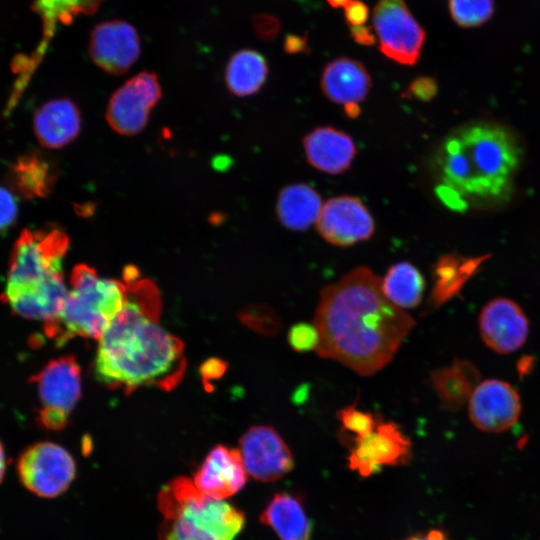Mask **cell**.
Segmentation results:
<instances>
[{"label":"cell","mask_w":540,"mask_h":540,"mask_svg":"<svg viewBox=\"0 0 540 540\" xmlns=\"http://www.w3.org/2000/svg\"><path fill=\"white\" fill-rule=\"evenodd\" d=\"M314 325L320 357L369 376L391 362L415 321L388 300L381 279L362 266L323 288Z\"/></svg>","instance_id":"6da1fadb"},{"label":"cell","mask_w":540,"mask_h":540,"mask_svg":"<svg viewBox=\"0 0 540 540\" xmlns=\"http://www.w3.org/2000/svg\"><path fill=\"white\" fill-rule=\"evenodd\" d=\"M126 302L98 340L96 379L126 394L142 386L175 388L186 369L183 342L160 324L162 310L156 284L125 267Z\"/></svg>","instance_id":"7a4b0ae2"},{"label":"cell","mask_w":540,"mask_h":540,"mask_svg":"<svg viewBox=\"0 0 540 540\" xmlns=\"http://www.w3.org/2000/svg\"><path fill=\"white\" fill-rule=\"evenodd\" d=\"M68 246V235L58 228L21 232L1 297L14 314L44 323L60 314L68 294L62 270Z\"/></svg>","instance_id":"3957f363"},{"label":"cell","mask_w":540,"mask_h":540,"mask_svg":"<svg viewBox=\"0 0 540 540\" xmlns=\"http://www.w3.org/2000/svg\"><path fill=\"white\" fill-rule=\"evenodd\" d=\"M157 507L163 516L157 540H234L245 524L241 510L207 496L185 476L162 486Z\"/></svg>","instance_id":"277c9868"},{"label":"cell","mask_w":540,"mask_h":540,"mask_svg":"<svg viewBox=\"0 0 540 540\" xmlns=\"http://www.w3.org/2000/svg\"><path fill=\"white\" fill-rule=\"evenodd\" d=\"M125 302L124 281L101 278L93 267L78 264L71 272L63 309L56 319L44 323V332L57 346L74 337L99 340Z\"/></svg>","instance_id":"5b68a950"},{"label":"cell","mask_w":540,"mask_h":540,"mask_svg":"<svg viewBox=\"0 0 540 540\" xmlns=\"http://www.w3.org/2000/svg\"><path fill=\"white\" fill-rule=\"evenodd\" d=\"M458 134L469 154L480 198L501 196L509 188L519 160L514 137L492 124L470 125Z\"/></svg>","instance_id":"8992f818"},{"label":"cell","mask_w":540,"mask_h":540,"mask_svg":"<svg viewBox=\"0 0 540 540\" xmlns=\"http://www.w3.org/2000/svg\"><path fill=\"white\" fill-rule=\"evenodd\" d=\"M29 381L36 384L42 405L37 416L40 426L50 431L64 429L81 397V370L75 357L49 361Z\"/></svg>","instance_id":"52a82bcc"},{"label":"cell","mask_w":540,"mask_h":540,"mask_svg":"<svg viewBox=\"0 0 540 540\" xmlns=\"http://www.w3.org/2000/svg\"><path fill=\"white\" fill-rule=\"evenodd\" d=\"M16 471L21 484L42 498L64 493L76 476L72 455L54 442H37L22 451Z\"/></svg>","instance_id":"ba28073f"},{"label":"cell","mask_w":540,"mask_h":540,"mask_svg":"<svg viewBox=\"0 0 540 540\" xmlns=\"http://www.w3.org/2000/svg\"><path fill=\"white\" fill-rule=\"evenodd\" d=\"M372 21L379 49L386 57L409 66L418 61L425 31L404 0H378Z\"/></svg>","instance_id":"9c48e42d"},{"label":"cell","mask_w":540,"mask_h":540,"mask_svg":"<svg viewBox=\"0 0 540 540\" xmlns=\"http://www.w3.org/2000/svg\"><path fill=\"white\" fill-rule=\"evenodd\" d=\"M160 98L157 76L141 72L113 93L107 107V122L121 135H135L145 128L150 111Z\"/></svg>","instance_id":"30bf717a"},{"label":"cell","mask_w":540,"mask_h":540,"mask_svg":"<svg viewBox=\"0 0 540 540\" xmlns=\"http://www.w3.org/2000/svg\"><path fill=\"white\" fill-rule=\"evenodd\" d=\"M238 450L247 474L258 481L278 480L293 468L289 447L270 426L249 428L240 438Z\"/></svg>","instance_id":"8fae6325"},{"label":"cell","mask_w":540,"mask_h":540,"mask_svg":"<svg viewBox=\"0 0 540 540\" xmlns=\"http://www.w3.org/2000/svg\"><path fill=\"white\" fill-rule=\"evenodd\" d=\"M316 228L326 242L346 247L369 239L374 221L359 198L338 196L324 203Z\"/></svg>","instance_id":"7c38bea8"},{"label":"cell","mask_w":540,"mask_h":540,"mask_svg":"<svg viewBox=\"0 0 540 540\" xmlns=\"http://www.w3.org/2000/svg\"><path fill=\"white\" fill-rule=\"evenodd\" d=\"M469 417L485 432H503L511 428L521 414V400L515 388L499 379L479 382L468 401Z\"/></svg>","instance_id":"4fadbf2b"},{"label":"cell","mask_w":540,"mask_h":540,"mask_svg":"<svg viewBox=\"0 0 540 540\" xmlns=\"http://www.w3.org/2000/svg\"><path fill=\"white\" fill-rule=\"evenodd\" d=\"M353 441L349 466L362 476L377 473L384 466L404 463L411 445L395 423L383 421L372 432L354 437Z\"/></svg>","instance_id":"5bb4252c"},{"label":"cell","mask_w":540,"mask_h":540,"mask_svg":"<svg viewBox=\"0 0 540 540\" xmlns=\"http://www.w3.org/2000/svg\"><path fill=\"white\" fill-rule=\"evenodd\" d=\"M479 330L488 348L507 354L524 345L529 334V321L516 302L498 297L489 301L481 310Z\"/></svg>","instance_id":"9a60e30c"},{"label":"cell","mask_w":540,"mask_h":540,"mask_svg":"<svg viewBox=\"0 0 540 540\" xmlns=\"http://www.w3.org/2000/svg\"><path fill=\"white\" fill-rule=\"evenodd\" d=\"M89 53L93 62L105 72L121 75L137 61L140 42L136 30L127 22L106 21L92 31Z\"/></svg>","instance_id":"2e32d148"},{"label":"cell","mask_w":540,"mask_h":540,"mask_svg":"<svg viewBox=\"0 0 540 540\" xmlns=\"http://www.w3.org/2000/svg\"><path fill=\"white\" fill-rule=\"evenodd\" d=\"M247 472L238 449L216 445L194 473L195 485L207 496L225 500L245 485Z\"/></svg>","instance_id":"e0dca14e"},{"label":"cell","mask_w":540,"mask_h":540,"mask_svg":"<svg viewBox=\"0 0 540 540\" xmlns=\"http://www.w3.org/2000/svg\"><path fill=\"white\" fill-rule=\"evenodd\" d=\"M320 85L329 100L343 105L348 117H356L370 91L371 77L361 62L340 57L325 66Z\"/></svg>","instance_id":"ac0fdd59"},{"label":"cell","mask_w":540,"mask_h":540,"mask_svg":"<svg viewBox=\"0 0 540 540\" xmlns=\"http://www.w3.org/2000/svg\"><path fill=\"white\" fill-rule=\"evenodd\" d=\"M303 147L310 165L329 174L346 171L355 155L356 145L344 131L334 127H318L303 139Z\"/></svg>","instance_id":"d6986e66"},{"label":"cell","mask_w":540,"mask_h":540,"mask_svg":"<svg viewBox=\"0 0 540 540\" xmlns=\"http://www.w3.org/2000/svg\"><path fill=\"white\" fill-rule=\"evenodd\" d=\"M33 127L43 147L62 148L72 142L80 132V111L70 99L50 100L35 112Z\"/></svg>","instance_id":"ffe728a7"},{"label":"cell","mask_w":540,"mask_h":540,"mask_svg":"<svg viewBox=\"0 0 540 540\" xmlns=\"http://www.w3.org/2000/svg\"><path fill=\"white\" fill-rule=\"evenodd\" d=\"M101 2L102 0H35L33 9L42 20L43 35L36 51L23 67L21 80L28 81L59 25H68L79 15L94 13Z\"/></svg>","instance_id":"44dd1931"},{"label":"cell","mask_w":540,"mask_h":540,"mask_svg":"<svg viewBox=\"0 0 540 540\" xmlns=\"http://www.w3.org/2000/svg\"><path fill=\"white\" fill-rule=\"evenodd\" d=\"M480 374L470 362L455 360L431 373V383L443 409L456 411L468 403Z\"/></svg>","instance_id":"7402d4cb"},{"label":"cell","mask_w":540,"mask_h":540,"mask_svg":"<svg viewBox=\"0 0 540 540\" xmlns=\"http://www.w3.org/2000/svg\"><path fill=\"white\" fill-rule=\"evenodd\" d=\"M322 206L321 197L315 189L304 183H295L280 191L276 213L284 227L302 231L317 221Z\"/></svg>","instance_id":"603a6c76"},{"label":"cell","mask_w":540,"mask_h":540,"mask_svg":"<svg viewBox=\"0 0 540 540\" xmlns=\"http://www.w3.org/2000/svg\"><path fill=\"white\" fill-rule=\"evenodd\" d=\"M440 166L444 187L456 193L462 200L467 196L480 197L469 154L458 132L444 142L440 153Z\"/></svg>","instance_id":"cb8c5ba5"},{"label":"cell","mask_w":540,"mask_h":540,"mask_svg":"<svg viewBox=\"0 0 540 540\" xmlns=\"http://www.w3.org/2000/svg\"><path fill=\"white\" fill-rule=\"evenodd\" d=\"M280 540H310L311 523L301 502L289 493H277L260 516Z\"/></svg>","instance_id":"d4e9b609"},{"label":"cell","mask_w":540,"mask_h":540,"mask_svg":"<svg viewBox=\"0 0 540 540\" xmlns=\"http://www.w3.org/2000/svg\"><path fill=\"white\" fill-rule=\"evenodd\" d=\"M56 179L52 164L37 152L20 156L8 173L13 191L26 199L48 196Z\"/></svg>","instance_id":"484cf974"},{"label":"cell","mask_w":540,"mask_h":540,"mask_svg":"<svg viewBox=\"0 0 540 540\" xmlns=\"http://www.w3.org/2000/svg\"><path fill=\"white\" fill-rule=\"evenodd\" d=\"M267 75L268 64L264 56L255 50L244 49L230 58L225 81L232 94L245 97L259 91Z\"/></svg>","instance_id":"4316f807"},{"label":"cell","mask_w":540,"mask_h":540,"mask_svg":"<svg viewBox=\"0 0 540 540\" xmlns=\"http://www.w3.org/2000/svg\"><path fill=\"white\" fill-rule=\"evenodd\" d=\"M381 289L388 300L399 308H413L422 300L425 280L414 265L398 262L381 279Z\"/></svg>","instance_id":"83f0119b"},{"label":"cell","mask_w":540,"mask_h":540,"mask_svg":"<svg viewBox=\"0 0 540 540\" xmlns=\"http://www.w3.org/2000/svg\"><path fill=\"white\" fill-rule=\"evenodd\" d=\"M479 261L463 259L455 255H445L434 267V284L431 301L440 306L454 297L474 274Z\"/></svg>","instance_id":"f1b7e54d"},{"label":"cell","mask_w":540,"mask_h":540,"mask_svg":"<svg viewBox=\"0 0 540 540\" xmlns=\"http://www.w3.org/2000/svg\"><path fill=\"white\" fill-rule=\"evenodd\" d=\"M452 20L462 28L479 27L494 14V0H448Z\"/></svg>","instance_id":"f546056e"},{"label":"cell","mask_w":540,"mask_h":540,"mask_svg":"<svg viewBox=\"0 0 540 540\" xmlns=\"http://www.w3.org/2000/svg\"><path fill=\"white\" fill-rule=\"evenodd\" d=\"M338 417L342 427L353 433L354 437H363L369 434L378 424L372 413L358 409L356 403L340 409Z\"/></svg>","instance_id":"4dcf8cb0"},{"label":"cell","mask_w":540,"mask_h":540,"mask_svg":"<svg viewBox=\"0 0 540 540\" xmlns=\"http://www.w3.org/2000/svg\"><path fill=\"white\" fill-rule=\"evenodd\" d=\"M288 342L297 352L316 350L319 344V333L314 323H297L288 331Z\"/></svg>","instance_id":"1f68e13d"},{"label":"cell","mask_w":540,"mask_h":540,"mask_svg":"<svg viewBox=\"0 0 540 540\" xmlns=\"http://www.w3.org/2000/svg\"><path fill=\"white\" fill-rule=\"evenodd\" d=\"M18 216V206L12 192L0 186V232L9 229Z\"/></svg>","instance_id":"d6a6232c"},{"label":"cell","mask_w":540,"mask_h":540,"mask_svg":"<svg viewBox=\"0 0 540 540\" xmlns=\"http://www.w3.org/2000/svg\"><path fill=\"white\" fill-rule=\"evenodd\" d=\"M344 15L349 26H361L369 17V8L360 0H350L344 6Z\"/></svg>","instance_id":"836d02e7"},{"label":"cell","mask_w":540,"mask_h":540,"mask_svg":"<svg viewBox=\"0 0 540 540\" xmlns=\"http://www.w3.org/2000/svg\"><path fill=\"white\" fill-rule=\"evenodd\" d=\"M407 92L419 100H428L436 92V84L429 77H418L408 87Z\"/></svg>","instance_id":"e575fe53"},{"label":"cell","mask_w":540,"mask_h":540,"mask_svg":"<svg viewBox=\"0 0 540 540\" xmlns=\"http://www.w3.org/2000/svg\"><path fill=\"white\" fill-rule=\"evenodd\" d=\"M255 27L258 35L265 39L275 38L280 30L279 20L271 15H259L255 20Z\"/></svg>","instance_id":"d590c367"},{"label":"cell","mask_w":540,"mask_h":540,"mask_svg":"<svg viewBox=\"0 0 540 540\" xmlns=\"http://www.w3.org/2000/svg\"><path fill=\"white\" fill-rule=\"evenodd\" d=\"M350 35L354 41L361 45H373L375 43V35L372 29L368 26H349Z\"/></svg>","instance_id":"8d00e7d4"},{"label":"cell","mask_w":540,"mask_h":540,"mask_svg":"<svg viewBox=\"0 0 540 540\" xmlns=\"http://www.w3.org/2000/svg\"><path fill=\"white\" fill-rule=\"evenodd\" d=\"M284 50L286 53L307 52V36L288 35L284 40Z\"/></svg>","instance_id":"74e56055"},{"label":"cell","mask_w":540,"mask_h":540,"mask_svg":"<svg viewBox=\"0 0 540 540\" xmlns=\"http://www.w3.org/2000/svg\"><path fill=\"white\" fill-rule=\"evenodd\" d=\"M404 540H449L446 535L438 530H432L426 533H418Z\"/></svg>","instance_id":"f35d334b"},{"label":"cell","mask_w":540,"mask_h":540,"mask_svg":"<svg viewBox=\"0 0 540 540\" xmlns=\"http://www.w3.org/2000/svg\"><path fill=\"white\" fill-rule=\"evenodd\" d=\"M6 471V456L2 442L0 441V483L2 482Z\"/></svg>","instance_id":"ab89813d"},{"label":"cell","mask_w":540,"mask_h":540,"mask_svg":"<svg viewBox=\"0 0 540 540\" xmlns=\"http://www.w3.org/2000/svg\"><path fill=\"white\" fill-rule=\"evenodd\" d=\"M328 4L333 8H340L343 7L350 1V0H326Z\"/></svg>","instance_id":"60d3db41"}]
</instances>
